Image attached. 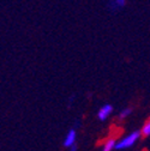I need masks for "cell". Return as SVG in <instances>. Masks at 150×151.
<instances>
[{
    "mask_svg": "<svg viewBox=\"0 0 150 151\" xmlns=\"http://www.w3.org/2000/svg\"><path fill=\"white\" fill-rule=\"evenodd\" d=\"M141 136H142L141 131H133V132H131V133H128L127 136H125L120 140H117L115 150H126V149L132 147L139 140Z\"/></svg>",
    "mask_w": 150,
    "mask_h": 151,
    "instance_id": "6da1fadb",
    "label": "cell"
},
{
    "mask_svg": "<svg viewBox=\"0 0 150 151\" xmlns=\"http://www.w3.org/2000/svg\"><path fill=\"white\" fill-rule=\"evenodd\" d=\"M76 142H77V132H76V129H74V128H72V129H70L66 133V136L64 138V142H63V145L65 147L70 149L71 146L76 145Z\"/></svg>",
    "mask_w": 150,
    "mask_h": 151,
    "instance_id": "7a4b0ae2",
    "label": "cell"
},
{
    "mask_svg": "<svg viewBox=\"0 0 150 151\" xmlns=\"http://www.w3.org/2000/svg\"><path fill=\"white\" fill-rule=\"evenodd\" d=\"M112 111H113V107L110 104H105L102 106L100 109H99V113H97V118L101 120V121H105L108 119V116L112 114Z\"/></svg>",
    "mask_w": 150,
    "mask_h": 151,
    "instance_id": "3957f363",
    "label": "cell"
},
{
    "mask_svg": "<svg viewBox=\"0 0 150 151\" xmlns=\"http://www.w3.org/2000/svg\"><path fill=\"white\" fill-rule=\"evenodd\" d=\"M115 144H117V139L115 138H108L101 147V151H113L115 150Z\"/></svg>",
    "mask_w": 150,
    "mask_h": 151,
    "instance_id": "277c9868",
    "label": "cell"
},
{
    "mask_svg": "<svg viewBox=\"0 0 150 151\" xmlns=\"http://www.w3.org/2000/svg\"><path fill=\"white\" fill-rule=\"evenodd\" d=\"M124 5H125V0H113V1L110 0V3H109V7L112 11H115L117 9L123 7Z\"/></svg>",
    "mask_w": 150,
    "mask_h": 151,
    "instance_id": "5b68a950",
    "label": "cell"
},
{
    "mask_svg": "<svg viewBox=\"0 0 150 151\" xmlns=\"http://www.w3.org/2000/svg\"><path fill=\"white\" fill-rule=\"evenodd\" d=\"M141 133H142V136H145V137H149V136H150V119H149V120L145 122V125L143 126Z\"/></svg>",
    "mask_w": 150,
    "mask_h": 151,
    "instance_id": "8992f818",
    "label": "cell"
},
{
    "mask_svg": "<svg viewBox=\"0 0 150 151\" xmlns=\"http://www.w3.org/2000/svg\"><path fill=\"white\" fill-rule=\"evenodd\" d=\"M131 113H132V109L131 108H125V109H123L121 111H120V114H119V119L120 120H124V119H126Z\"/></svg>",
    "mask_w": 150,
    "mask_h": 151,
    "instance_id": "52a82bcc",
    "label": "cell"
},
{
    "mask_svg": "<svg viewBox=\"0 0 150 151\" xmlns=\"http://www.w3.org/2000/svg\"><path fill=\"white\" fill-rule=\"evenodd\" d=\"M78 150V146H77V144L76 145H73V146H71L70 149H69V151H77Z\"/></svg>",
    "mask_w": 150,
    "mask_h": 151,
    "instance_id": "ba28073f",
    "label": "cell"
}]
</instances>
